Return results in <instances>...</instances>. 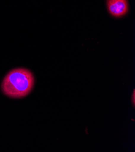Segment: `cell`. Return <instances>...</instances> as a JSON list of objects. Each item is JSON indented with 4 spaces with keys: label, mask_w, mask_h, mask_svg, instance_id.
<instances>
[{
    "label": "cell",
    "mask_w": 135,
    "mask_h": 152,
    "mask_svg": "<svg viewBox=\"0 0 135 152\" xmlns=\"http://www.w3.org/2000/svg\"><path fill=\"white\" fill-rule=\"evenodd\" d=\"M34 84L35 78L31 70L17 68L6 75L1 88L6 96L12 98H21L31 93Z\"/></svg>",
    "instance_id": "cell-1"
},
{
    "label": "cell",
    "mask_w": 135,
    "mask_h": 152,
    "mask_svg": "<svg viewBox=\"0 0 135 152\" xmlns=\"http://www.w3.org/2000/svg\"><path fill=\"white\" fill-rule=\"evenodd\" d=\"M106 6L109 14L114 18H121L129 11L128 0H106Z\"/></svg>",
    "instance_id": "cell-2"
},
{
    "label": "cell",
    "mask_w": 135,
    "mask_h": 152,
    "mask_svg": "<svg viewBox=\"0 0 135 152\" xmlns=\"http://www.w3.org/2000/svg\"><path fill=\"white\" fill-rule=\"evenodd\" d=\"M134 96H135V93H134V90H133V92L132 94V104L133 105V106H134V102H135V98H134Z\"/></svg>",
    "instance_id": "cell-3"
}]
</instances>
